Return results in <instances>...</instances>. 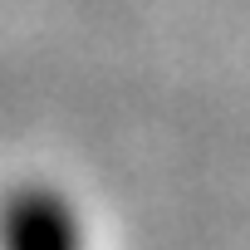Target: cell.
I'll use <instances>...</instances> for the list:
<instances>
[{"label":"cell","instance_id":"obj_1","mask_svg":"<svg viewBox=\"0 0 250 250\" xmlns=\"http://www.w3.org/2000/svg\"><path fill=\"white\" fill-rule=\"evenodd\" d=\"M0 250H88L74 201L49 182H20L0 196Z\"/></svg>","mask_w":250,"mask_h":250}]
</instances>
